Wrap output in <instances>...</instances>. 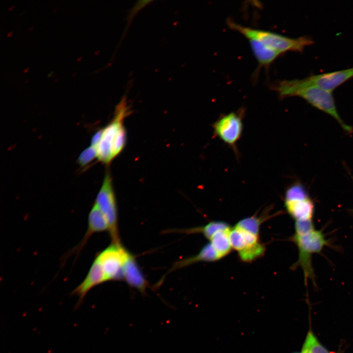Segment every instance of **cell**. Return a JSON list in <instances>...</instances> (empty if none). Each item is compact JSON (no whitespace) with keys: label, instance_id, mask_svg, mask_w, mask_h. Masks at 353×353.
Masks as SVG:
<instances>
[{"label":"cell","instance_id":"obj_1","mask_svg":"<svg viewBox=\"0 0 353 353\" xmlns=\"http://www.w3.org/2000/svg\"><path fill=\"white\" fill-rule=\"evenodd\" d=\"M294 230L290 239L298 248V257L292 268L294 270L301 267L305 283L310 279L315 283L312 256L314 253L321 252L325 247L328 246V241L322 230L315 228L313 220L295 221Z\"/></svg>","mask_w":353,"mask_h":353},{"label":"cell","instance_id":"obj_2","mask_svg":"<svg viewBox=\"0 0 353 353\" xmlns=\"http://www.w3.org/2000/svg\"><path fill=\"white\" fill-rule=\"evenodd\" d=\"M128 110L126 99L123 98L116 106L113 120L102 129L101 137L96 149L97 158L103 163L109 164L125 148L126 133L123 121Z\"/></svg>","mask_w":353,"mask_h":353},{"label":"cell","instance_id":"obj_3","mask_svg":"<svg viewBox=\"0 0 353 353\" xmlns=\"http://www.w3.org/2000/svg\"><path fill=\"white\" fill-rule=\"evenodd\" d=\"M353 77V67L316 75L303 79L283 80L275 83L273 89L283 99L290 97L295 90L314 86L331 92L337 87Z\"/></svg>","mask_w":353,"mask_h":353},{"label":"cell","instance_id":"obj_4","mask_svg":"<svg viewBox=\"0 0 353 353\" xmlns=\"http://www.w3.org/2000/svg\"><path fill=\"white\" fill-rule=\"evenodd\" d=\"M227 24L229 28L248 40H258L281 54L287 51L302 52L305 47L313 44L312 39L307 36L292 38L272 31L243 25L229 20Z\"/></svg>","mask_w":353,"mask_h":353},{"label":"cell","instance_id":"obj_5","mask_svg":"<svg viewBox=\"0 0 353 353\" xmlns=\"http://www.w3.org/2000/svg\"><path fill=\"white\" fill-rule=\"evenodd\" d=\"M284 205L286 212L295 221L313 220L315 204L304 186L296 181L286 189Z\"/></svg>","mask_w":353,"mask_h":353},{"label":"cell","instance_id":"obj_6","mask_svg":"<svg viewBox=\"0 0 353 353\" xmlns=\"http://www.w3.org/2000/svg\"><path fill=\"white\" fill-rule=\"evenodd\" d=\"M244 114L243 109L222 114L212 125L214 136L231 149L237 157L239 156L237 143L242 136Z\"/></svg>","mask_w":353,"mask_h":353},{"label":"cell","instance_id":"obj_7","mask_svg":"<svg viewBox=\"0 0 353 353\" xmlns=\"http://www.w3.org/2000/svg\"><path fill=\"white\" fill-rule=\"evenodd\" d=\"M109 173L105 174L94 203L105 216L109 226L111 242H121L118 230V213L116 197Z\"/></svg>","mask_w":353,"mask_h":353},{"label":"cell","instance_id":"obj_8","mask_svg":"<svg viewBox=\"0 0 353 353\" xmlns=\"http://www.w3.org/2000/svg\"><path fill=\"white\" fill-rule=\"evenodd\" d=\"M291 97H298L304 99L313 106L333 117L347 133L353 132V128L346 124L340 116L336 107L332 92L314 86L297 89Z\"/></svg>","mask_w":353,"mask_h":353},{"label":"cell","instance_id":"obj_9","mask_svg":"<svg viewBox=\"0 0 353 353\" xmlns=\"http://www.w3.org/2000/svg\"><path fill=\"white\" fill-rule=\"evenodd\" d=\"M126 250L121 242H111L96 256L94 260L99 265L106 281L124 280L123 263Z\"/></svg>","mask_w":353,"mask_h":353},{"label":"cell","instance_id":"obj_10","mask_svg":"<svg viewBox=\"0 0 353 353\" xmlns=\"http://www.w3.org/2000/svg\"><path fill=\"white\" fill-rule=\"evenodd\" d=\"M124 280L142 293L145 292L149 282L139 267L135 256L126 249L123 263Z\"/></svg>","mask_w":353,"mask_h":353},{"label":"cell","instance_id":"obj_11","mask_svg":"<svg viewBox=\"0 0 353 353\" xmlns=\"http://www.w3.org/2000/svg\"><path fill=\"white\" fill-rule=\"evenodd\" d=\"M87 220V228L84 236L79 244L70 252L69 254L74 253L78 254L93 234L109 231L108 224L105 216L95 203L88 214Z\"/></svg>","mask_w":353,"mask_h":353},{"label":"cell","instance_id":"obj_12","mask_svg":"<svg viewBox=\"0 0 353 353\" xmlns=\"http://www.w3.org/2000/svg\"><path fill=\"white\" fill-rule=\"evenodd\" d=\"M220 259L221 258L209 242L205 245L197 254L175 262L167 274L199 262H213Z\"/></svg>","mask_w":353,"mask_h":353},{"label":"cell","instance_id":"obj_13","mask_svg":"<svg viewBox=\"0 0 353 353\" xmlns=\"http://www.w3.org/2000/svg\"><path fill=\"white\" fill-rule=\"evenodd\" d=\"M252 51L260 66L268 67L279 56L278 52L255 39L248 40Z\"/></svg>","mask_w":353,"mask_h":353},{"label":"cell","instance_id":"obj_14","mask_svg":"<svg viewBox=\"0 0 353 353\" xmlns=\"http://www.w3.org/2000/svg\"><path fill=\"white\" fill-rule=\"evenodd\" d=\"M231 227L227 223L221 221H211L207 224L199 227L190 228L176 229L173 232L183 233L187 234L194 233L202 234L208 240L217 231Z\"/></svg>","mask_w":353,"mask_h":353},{"label":"cell","instance_id":"obj_15","mask_svg":"<svg viewBox=\"0 0 353 353\" xmlns=\"http://www.w3.org/2000/svg\"><path fill=\"white\" fill-rule=\"evenodd\" d=\"M231 227L217 231L209 240L221 259L228 255L232 249L229 237Z\"/></svg>","mask_w":353,"mask_h":353},{"label":"cell","instance_id":"obj_16","mask_svg":"<svg viewBox=\"0 0 353 353\" xmlns=\"http://www.w3.org/2000/svg\"><path fill=\"white\" fill-rule=\"evenodd\" d=\"M269 217L268 212L265 211L259 216L253 215L241 219L235 226L259 236L260 226Z\"/></svg>","mask_w":353,"mask_h":353},{"label":"cell","instance_id":"obj_17","mask_svg":"<svg viewBox=\"0 0 353 353\" xmlns=\"http://www.w3.org/2000/svg\"><path fill=\"white\" fill-rule=\"evenodd\" d=\"M301 353H336L329 351L319 341L315 334L309 330L303 345Z\"/></svg>","mask_w":353,"mask_h":353},{"label":"cell","instance_id":"obj_18","mask_svg":"<svg viewBox=\"0 0 353 353\" xmlns=\"http://www.w3.org/2000/svg\"><path fill=\"white\" fill-rule=\"evenodd\" d=\"M97 152L96 148L90 146L85 149L79 155L78 158L79 164L81 166H85L97 158Z\"/></svg>","mask_w":353,"mask_h":353},{"label":"cell","instance_id":"obj_19","mask_svg":"<svg viewBox=\"0 0 353 353\" xmlns=\"http://www.w3.org/2000/svg\"></svg>","mask_w":353,"mask_h":353}]
</instances>
